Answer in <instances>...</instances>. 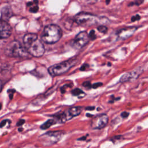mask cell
I'll return each instance as SVG.
<instances>
[{
	"label": "cell",
	"instance_id": "1",
	"mask_svg": "<svg viewBox=\"0 0 148 148\" xmlns=\"http://www.w3.org/2000/svg\"><path fill=\"white\" fill-rule=\"evenodd\" d=\"M24 47L28 53L32 56L39 57L43 55L45 47L42 42L38 39L35 34L29 33L24 35L23 38Z\"/></svg>",
	"mask_w": 148,
	"mask_h": 148
},
{
	"label": "cell",
	"instance_id": "2",
	"mask_svg": "<svg viewBox=\"0 0 148 148\" xmlns=\"http://www.w3.org/2000/svg\"><path fill=\"white\" fill-rule=\"evenodd\" d=\"M62 36V31L60 27L54 24H50L44 28L41 39L43 42L47 44H53L58 42Z\"/></svg>",
	"mask_w": 148,
	"mask_h": 148
},
{
	"label": "cell",
	"instance_id": "3",
	"mask_svg": "<svg viewBox=\"0 0 148 148\" xmlns=\"http://www.w3.org/2000/svg\"><path fill=\"white\" fill-rule=\"evenodd\" d=\"M102 18L91 13L86 12H80L77 13L74 17V21L79 25L83 27H90L96 25L99 23H105V20H102Z\"/></svg>",
	"mask_w": 148,
	"mask_h": 148
},
{
	"label": "cell",
	"instance_id": "4",
	"mask_svg": "<svg viewBox=\"0 0 148 148\" xmlns=\"http://www.w3.org/2000/svg\"><path fill=\"white\" fill-rule=\"evenodd\" d=\"M76 62V58H70L65 61L54 64L48 69V72L52 76L61 75L66 72Z\"/></svg>",
	"mask_w": 148,
	"mask_h": 148
},
{
	"label": "cell",
	"instance_id": "5",
	"mask_svg": "<svg viewBox=\"0 0 148 148\" xmlns=\"http://www.w3.org/2000/svg\"><path fill=\"white\" fill-rule=\"evenodd\" d=\"M6 55L13 57H25L27 56L28 51L19 42L13 40L10 42L5 48Z\"/></svg>",
	"mask_w": 148,
	"mask_h": 148
},
{
	"label": "cell",
	"instance_id": "6",
	"mask_svg": "<svg viewBox=\"0 0 148 148\" xmlns=\"http://www.w3.org/2000/svg\"><path fill=\"white\" fill-rule=\"evenodd\" d=\"M65 132L63 131H49L39 136L40 142L45 146H50L57 143L61 140Z\"/></svg>",
	"mask_w": 148,
	"mask_h": 148
},
{
	"label": "cell",
	"instance_id": "7",
	"mask_svg": "<svg viewBox=\"0 0 148 148\" xmlns=\"http://www.w3.org/2000/svg\"><path fill=\"white\" fill-rule=\"evenodd\" d=\"M109 118L106 114H100L93 117L91 121L90 126L93 129L100 130L106 127Z\"/></svg>",
	"mask_w": 148,
	"mask_h": 148
},
{
	"label": "cell",
	"instance_id": "8",
	"mask_svg": "<svg viewBox=\"0 0 148 148\" xmlns=\"http://www.w3.org/2000/svg\"><path fill=\"white\" fill-rule=\"evenodd\" d=\"M90 38L87 32L82 31L76 36L72 42V46L77 49H81L88 42Z\"/></svg>",
	"mask_w": 148,
	"mask_h": 148
},
{
	"label": "cell",
	"instance_id": "9",
	"mask_svg": "<svg viewBox=\"0 0 148 148\" xmlns=\"http://www.w3.org/2000/svg\"><path fill=\"white\" fill-rule=\"evenodd\" d=\"M143 72V69L140 68H136L132 71L126 72L120 79V82L124 83L127 82H132L138 79Z\"/></svg>",
	"mask_w": 148,
	"mask_h": 148
},
{
	"label": "cell",
	"instance_id": "10",
	"mask_svg": "<svg viewBox=\"0 0 148 148\" xmlns=\"http://www.w3.org/2000/svg\"><path fill=\"white\" fill-rule=\"evenodd\" d=\"M137 28H138L134 26L123 28L117 31L116 35L119 39L122 40H125L132 36V35L137 30Z\"/></svg>",
	"mask_w": 148,
	"mask_h": 148
},
{
	"label": "cell",
	"instance_id": "11",
	"mask_svg": "<svg viewBox=\"0 0 148 148\" xmlns=\"http://www.w3.org/2000/svg\"><path fill=\"white\" fill-rule=\"evenodd\" d=\"M12 33V28L6 21L0 19V39L9 38Z\"/></svg>",
	"mask_w": 148,
	"mask_h": 148
},
{
	"label": "cell",
	"instance_id": "12",
	"mask_svg": "<svg viewBox=\"0 0 148 148\" xmlns=\"http://www.w3.org/2000/svg\"><path fill=\"white\" fill-rule=\"evenodd\" d=\"M83 108L82 106H73L69 108L67 110L64 112V114L66 121L69 120L79 115L82 111Z\"/></svg>",
	"mask_w": 148,
	"mask_h": 148
},
{
	"label": "cell",
	"instance_id": "13",
	"mask_svg": "<svg viewBox=\"0 0 148 148\" xmlns=\"http://www.w3.org/2000/svg\"><path fill=\"white\" fill-rule=\"evenodd\" d=\"M1 19L6 21H7L9 19H10L13 15L12 10L9 6H6L3 7L1 9Z\"/></svg>",
	"mask_w": 148,
	"mask_h": 148
},
{
	"label": "cell",
	"instance_id": "14",
	"mask_svg": "<svg viewBox=\"0 0 148 148\" xmlns=\"http://www.w3.org/2000/svg\"><path fill=\"white\" fill-rule=\"evenodd\" d=\"M56 123H57L56 120H55L54 119H49L41 125L40 128L42 130H46V129L50 128L52 125L56 124Z\"/></svg>",
	"mask_w": 148,
	"mask_h": 148
},
{
	"label": "cell",
	"instance_id": "15",
	"mask_svg": "<svg viewBox=\"0 0 148 148\" xmlns=\"http://www.w3.org/2000/svg\"><path fill=\"white\" fill-rule=\"evenodd\" d=\"M97 29L99 32L103 33V34H105L108 31V28L105 25H101L97 27Z\"/></svg>",
	"mask_w": 148,
	"mask_h": 148
},
{
	"label": "cell",
	"instance_id": "16",
	"mask_svg": "<svg viewBox=\"0 0 148 148\" xmlns=\"http://www.w3.org/2000/svg\"><path fill=\"white\" fill-rule=\"evenodd\" d=\"M72 94L73 95H75V96H77V95H80L81 94H83L84 92L80 88H75L73 89L72 91Z\"/></svg>",
	"mask_w": 148,
	"mask_h": 148
},
{
	"label": "cell",
	"instance_id": "17",
	"mask_svg": "<svg viewBox=\"0 0 148 148\" xmlns=\"http://www.w3.org/2000/svg\"><path fill=\"white\" fill-rule=\"evenodd\" d=\"M88 36L90 38V39L91 40H94L95 39V38H97L96 36V35H95V31L92 29L90 31V32H89L88 34Z\"/></svg>",
	"mask_w": 148,
	"mask_h": 148
},
{
	"label": "cell",
	"instance_id": "18",
	"mask_svg": "<svg viewBox=\"0 0 148 148\" xmlns=\"http://www.w3.org/2000/svg\"><path fill=\"white\" fill-rule=\"evenodd\" d=\"M39 10V8L38 6V5H35L34 6L31 7L29 9V12L31 13H36Z\"/></svg>",
	"mask_w": 148,
	"mask_h": 148
},
{
	"label": "cell",
	"instance_id": "19",
	"mask_svg": "<svg viewBox=\"0 0 148 148\" xmlns=\"http://www.w3.org/2000/svg\"><path fill=\"white\" fill-rule=\"evenodd\" d=\"M83 86L87 88H90L92 87V85L91 84V83L89 81H86L83 83L82 84Z\"/></svg>",
	"mask_w": 148,
	"mask_h": 148
},
{
	"label": "cell",
	"instance_id": "20",
	"mask_svg": "<svg viewBox=\"0 0 148 148\" xmlns=\"http://www.w3.org/2000/svg\"><path fill=\"white\" fill-rule=\"evenodd\" d=\"M140 16L139 14H136L135 16H133L131 18V20L132 22H134V21H138L139 20H140Z\"/></svg>",
	"mask_w": 148,
	"mask_h": 148
},
{
	"label": "cell",
	"instance_id": "21",
	"mask_svg": "<svg viewBox=\"0 0 148 148\" xmlns=\"http://www.w3.org/2000/svg\"><path fill=\"white\" fill-rule=\"evenodd\" d=\"M143 2H144V0H134V2H133V5L139 6L141 4H142Z\"/></svg>",
	"mask_w": 148,
	"mask_h": 148
},
{
	"label": "cell",
	"instance_id": "22",
	"mask_svg": "<svg viewBox=\"0 0 148 148\" xmlns=\"http://www.w3.org/2000/svg\"><path fill=\"white\" fill-rule=\"evenodd\" d=\"M102 83H101V82H98V83H94V84H93L92 85V87L93 88H98V87H101V86H102Z\"/></svg>",
	"mask_w": 148,
	"mask_h": 148
},
{
	"label": "cell",
	"instance_id": "23",
	"mask_svg": "<svg viewBox=\"0 0 148 148\" xmlns=\"http://www.w3.org/2000/svg\"><path fill=\"white\" fill-rule=\"evenodd\" d=\"M89 67V65H88V64H84L83 65H82V66L80 67V69L81 70V71H85L86 70V68H88Z\"/></svg>",
	"mask_w": 148,
	"mask_h": 148
},
{
	"label": "cell",
	"instance_id": "24",
	"mask_svg": "<svg viewBox=\"0 0 148 148\" xmlns=\"http://www.w3.org/2000/svg\"><path fill=\"white\" fill-rule=\"evenodd\" d=\"M25 123V120L24 119H20L18 120V121L17 123V126H21Z\"/></svg>",
	"mask_w": 148,
	"mask_h": 148
},
{
	"label": "cell",
	"instance_id": "25",
	"mask_svg": "<svg viewBox=\"0 0 148 148\" xmlns=\"http://www.w3.org/2000/svg\"><path fill=\"white\" fill-rule=\"evenodd\" d=\"M8 122V120H2L1 123H0V128H2V127H3L5 125H6V123Z\"/></svg>",
	"mask_w": 148,
	"mask_h": 148
},
{
	"label": "cell",
	"instance_id": "26",
	"mask_svg": "<svg viewBox=\"0 0 148 148\" xmlns=\"http://www.w3.org/2000/svg\"><path fill=\"white\" fill-rule=\"evenodd\" d=\"M128 115H129V113L128 112H122L121 113V117H123V118H125V117H127L128 116Z\"/></svg>",
	"mask_w": 148,
	"mask_h": 148
},
{
	"label": "cell",
	"instance_id": "27",
	"mask_svg": "<svg viewBox=\"0 0 148 148\" xmlns=\"http://www.w3.org/2000/svg\"><path fill=\"white\" fill-rule=\"evenodd\" d=\"M9 91H10V92H8L9 94V97H10V99H12V97H13V94H14L15 91L14 90H9Z\"/></svg>",
	"mask_w": 148,
	"mask_h": 148
},
{
	"label": "cell",
	"instance_id": "28",
	"mask_svg": "<svg viewBox=\"0 0 148 148\" xmlns=\"http://www.w3.org/2000/svg\"><path fill=\"white\" fill-rule=\"evenodd\" d=\"M97 1L98 0H88V3H96L97 2Z\"/></svg>",
	"mask_w": 148,
	"mask_h": 148
},
{
	"label": "cell",
	"instance_id": "29",
	"mask_svg": "<svg viewBox=\"0 0 148 148\" xmlns=\"http://www.w3.org/2000/svg\"><path fill=\"white\" fill-rule=\"evenodd\" d=\"M94 108H95L94 106H88L86 108V109H87V110H93V109H94Z\"/></svg>",
	"mask_w": 148,
	"mask_h": 148
},
{
	"label": "cell",
	"instance_id": "30",
	"mask_svg": "<svg viewBox=\"0 0 148 148\" xmlns=\"http://www.w3.org/2000/svg\"><path fill=\"white\" fill-rule=\"evenodd\" d=\"M86 139V137L84 136V137H82V138H79L77 140H85Z\"/></svg>",
	"mask_w": 148,
	"mask_h": 148
},
{
	"label": "cell",
	"instance_id": "31",
	"mask_svg": "<svg viewBox=\"0 0 148 148\" xmlns=\"http://www.w3.org/2000/svg\"><path fill=\"white\" fill-rule=\"evenodd\" d=\"M2 82L0 80V92H1V91L2 90Z\"/></svg>",
	"mask_w": 148,
	"mask_h": 148
},
{
	"label": "cell",
	"instance_id": "32",
	"mask_svg": "<svg viewBox=\"0 0 148 148\" xmlns=\"http://www.w3.org/2000/svg\"><path fill=\"white\" fill-rule=\"evenodd\" d=\"M110 1V0H106V3L107 5H108V4L109 3Z\"/></svg>",
	"mask_w": 148,
	"mask_h": 148
},
{
	"label": "cell",
	"instance_id": "33",
	"mask_svg": "<svg viewBox=\"0 0 148 148\" xmlns=\"http://www.w3.org/2000/svg\"><path fill=\"white\" fill-rule=\"evenodd\" d=\"M145 49H146V51L148 52V44H147V45L146 46V47H145Z\"/></svg>",
	"mask_w": 148,
	"mask_h": 148
},
{
	"label": "cell",
	"instance_id": "34",
	"mask_svg": "<svg viewBox=\"0 0 148 148\" xmlns=\"http://www.w3.org/2000/svg\"><path fill=\"white\" fill-rule=\"evenodd\" d=\"M86 115H87V117H92V114H90L89 113H87V114H86Z\"/></svg>",
	"mask_w": 148,
	"mask_h": 148
},
{
	"label": "cell",
	"instance_id": "35",
	"mask_svg": "<svg viewBox=\"0 0 148 148\" xmlns=\"http://www.w3.org/2000/svg\"><path fill=\"white\" fill-rule=\"evenodd\" d=\"M1 108H2V105H1V103H0V110L1 109Z\"/></svg>",
	"mask_w": 148,
	"mask_h": 148
},
{
	"label": "cell",
	"instance_id": "36",
	"mask_svg": "<svg viewBox=\"0 0 148 148\" xmlns=\"http://www.w3.org/2000/svg\"><path fill=\"white\" fill-rule=\"evenodd\" d=\"M22 130H23V128H19V131H22Z\"/></svg>",
	"mask_w": 148,
	"mask_h": 148
}]
</instances>
